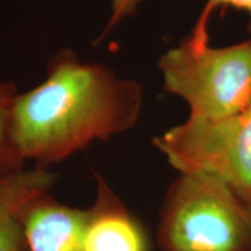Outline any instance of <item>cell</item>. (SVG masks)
Here are the masks:
<instances>
[{
    "label": "cell",
    "mask_w": 251,
    "mask_h": 251,
    "mask_svg": "<svg viewBox=\"0 0 251 251\" xmlns=\"http://www.w3.org/2000/svg\"><path fill=\"white\" fill-rule=\"evenodd\" d=\"M143 94L137 80L59 49L47 63L45 80L15 99V135L25 159L47 166L127 133L139 121Z\"/></svg>",
    "instance_id": "6da1fadb"
},
{
    "label": "cell",
    "mask_w": 251,
    "mask_h": 251,
    "mask_svg": "<svg viewBox=\"0 0 251 251\" xmlns=\"http://www.w3.org/2000/svg\"><path fill=\"white\" fill-rule=\"evenodd\" d=\"M162 251H251V209L212 176L180 174L158 224Z\"/></svg>",
    "instance_id": "7a4b0ae2"
},
{
    "label": "cell",
    "mask_w": 251,
    "mask_h": 251,
    "mask_svg": "<svg viewBox=\"0 0 251 251\" xmlns=\"http://www.w3.org/2000/svg\"><path fill=\"white\" fill-rule=\"evenodd\" d=\"M157 67L164 90L187 103L191 117L227 118L251 106V40L213 48L184 39Z\"/></svg>",
    "instance_id": "3957f363"
},
{
    "label": "cell",
    "mask_w": 251,
    "mask_h": 251,
    "mask_svg": "<svg viewBox=\"0 0 251 251\" xmlns=\"http://www.w3.org/2000/svg\"><path fill=\"white\" fill-rule=\"evenodd\" d=\"M179 174L212 176L251 209V106L231 117H188L153 139Z\"/></svg>",
    "instance_id": "277c9868"
},
{
    "label": "cell",
    "mask_w": 251,
    "mask_h": 251,
    "mask_svg": "<svg viewBox=\"0 0 251 251\" xmlns=\"http://www.w3.org/2000/svg\"><path fill=\"white\" fill-rule=\"evenodd\" d=\"M96 199L87 208L84 251H149L143 228L107 180L94 174Z\"/></svg>",
    "instance_id": "5b68a950"
},
{
    "label": "cell",
    "mask_w": 251,
    "mask_h": 251,
    "mask_svg": "<svg viewBox=\"0 0 251 251\" xmlns=\"http://www.w3.org/2000/svg\"><path fill=\"white\" fill-rule=\"evenodd\" d=\"M56 176L45 168L0 178V251H26V215L31 203L50 193Z\"/></svg>",
    "instance_id": "8992f818"
},
{
    "label": "cell",
    "mask_w": 251,
    "mask_h": 251,
    "mask_svg": "<svg viewBox=\"0 0 251 251\" xmlns=\"http://www.w3.org/2000/svg\"><path fill=\"white\" fill-rule=\"evenodd\" d=\"M86 209L75 208L45 194L26 215V251H84Z\"/></svg>",
    "instance_id": "52a82bcc"
},
{
    "label": "cell",
    "mask_w": 251,
    "mask_h": 251,
    "mask_svg": "<svg viewBox=\"0 0 251 251\" xmlns=\"http://www.w3.org/2000/svg\"><path fill=\"white\" fill-rule=\"evenodd\" d=\"M18 94L14 81H0V178L23 170L26 163L14 127V102Z\"/></svg>",
    "instance_id": "ba28073f"
},
{
    "label": "cell",
    "mask_w": 251,
    "mask_h": 251,
    "mask_svg": "<svg viewBox=\"0 0 251 251\" xmlns=\"http://www.w3.org/2000/svg\"><path fill=\"white\" fill-rule=\"evenodd\" d=\"M222 7H233L238 11H244L251 17V0H206L202 12L194 25L191 35L186 40L191 45L201 47L208 45V24L211 15L216 9Z\"/></svg>",
    "instance_id": "9c48e42d"
},
{
    "label": "cell",
    "mask_w": 251,
    "mask_h": 251,
    "mask_svg": "<svg viewBox=\"0 0 251 251\" xmlns=\"http://www.w3.org/2000/svg\"><path fill=\"white\" fill-rule=\"evenodd\" d=\"M143 0H111V14L101 37L118 27L125 20L133 17Z\"/></svg>",
    "instance_id": "30bf717a"
}]
</instances>
